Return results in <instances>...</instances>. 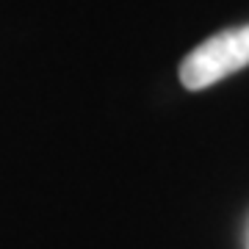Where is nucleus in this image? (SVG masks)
Wrapping results in <instances>:
<instances>
[{
    "mask_svg": "<svg viewBox=\"0 0 249 249\" xmlns=\"http://www.w3.org/2000/svg\"><path fill=\"white\" fill-rule=\"evenodd\" d=\"M244 67H249V25L227 28L194 47L180 64V80L188 91H199Z\"/></svg>",
    "mask_w": 249,
    "mask_h": 249,
    "instance_id": "nucleus-1",
    "label": "nucleus"
}]
</instances>
